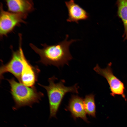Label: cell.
I'll return each instance as SVG.
<instances>
[{"label": "cell", "instance_id": "cell-2", "mask_svg": "<svg viewBox=\"0 0 127 127\" xmlns=\"http://www.w3.org/2000/svg\"><path fill=\"white\" fill-rule=\"evenodd\" d=\"M58 79L55 76L48 79L49 84L48 86L38 85L46 90L48 99L49 109V118H56V115L63 99L66 94L68 92L78 94L79 87L77 84L70 87L65 86V81L61 79L58 83L55 82Z\"/></svg>", "mask_w": 127, "mask_h": 127}, {"label": "cell", "instance_id": "cell-7", "mask_svg": "<svg viewBox=\"0 0 127 127\" xmlns=\"http://www.w3.org/2000/svg\"><path fill=\"white\" fill-rule=\"evenodd\" d=\"M11 48L12 54L10 61L7 64H2L0 69V81L4 79L3 75L9 72L14 75L20 83L23 69V64L20 49L15 51Z\"/></svg>", "mask_w": 127, "mask_h": 127}, {"label": "cell", "instance_id": "cell-4", "mask_svg": "<svg viewBox=\"0 0 127 127\" xmlns=\"http://www.w3.org/2000/svg\"><path fill=\"white\" fill-rule=\"evenodd\" d=\"M2 4L0 6V35L1 37L7 35L21 23H25L24 20L27 15L12 13L4 10Z\"/></svg>", "mask_w": 127, "mask_h": 127}, {"label": "cell", "instance_id": "cell-3", "mask_svg": "<svg viewBox=\"0 0 127 127\" xmlns=\"http://www.w3.org/2000/svg\"><path fill=\"white\" fill-rule=\"evenodd\" d=\"M6 80L10 86V92L15 103L12 109L15 111L22 107H32L35 103H39L44 96L35 86L31 87L16 82L14 78Z\"/></svg>", "mask_w": 127, "mask_h": 127}, {"label": "cell", "instance_id": "cell-12", "mask_svg": "<svg viewBox=\"0 0 127 127\" xmlns=\"http://www.w3.org/2000/svg\"><path fill=\"white\" fill-rule=\"evenodd\" d=\"M95 95L93 94L86 95L83 99L85 109L89 116L96 117V107L95 99Z\"/></svg>", "mask_w": 127, "mask_h": 127}, {"label": "cell", "instance_id": "cell-6", "mask_svg": "<svg viewBox=\"0 0 127 127\" xmlns=\"http://www.w3.org/2000/svg\"><path fill=\"white\" fill-rule=\"evenodd\" d=\"M21 40L19 39V48L20 51L23 66L20 83L27 86L32 87L35 86L37 81L40 70L37 66H32L26 58L22 48Z\"/></svg>", "mask_w": 127, "mask_h": 127}, {"label": "cell", "instance_id": "cell-1", "mask_svg": "<svg viewBox=\"0 0 127 127\" xmlns=\"http://www.w3.org/2000/svg\"><path fill=\"white\" fill-rule=\"evenodd\" d=\"M68 37V35H66L64 40L55 44H42L43 48L41 49L31 43L29 45L40 57V59L38 63L46 66L53 65L59 68L65 64L69 65V61L73 58L69 51V46L73 43L79 40L71 39L67 40Z\"/></svg>", "mask_w": 127, "mask_h": 127}, {"label": "cell", "instance_id": "cell-9", "mask_svg": "<svg viewBox=\"0 0 127 127\" xmlns=\"http://www.w3.org/2000/svg\"><path fill=\"white\" fill-rule=\"evenodd\" d=\"M65 3L68 11V17L66 20L67 22H75L78 24L79 21L88 19L89 16L88 13L75 3L74 0L66 1Z\"/></svg>", "mask_w": 127, "mask_h": 127}, {"label": "cell", "instance_id": "cell-5", "mask_svg": "<svg viewBox=\"0 0 127 127\" xmlns=\"http://www.w3.org/2000/svg\"><path fill=\"white\" fill-rule=\"evenodd\" d=\"M111 65V63L110 62L106 68H102L97 64L94 68L93 70L97 74L106 79L110 87L111 92L110 94L111 96L114 97L116 95H120L126 101L124 84L114 75Z\"/></svg>", "mask_w": 127, "mask_h": 127}, {"label": "cell", "instance_id": "cell-11", "mask_svg": "<svg viewBox=\"0 0 127 127\" xmlns=\"http://www.w3.org/2000/svg\"><path fill=\"white\" fill-rule=\"evenodd\" d=\"M116 4L117 15L123 22L124 29L123 37L127 41V0H118Z\"/></svg>", "mask_w": 127, "mask_h": 127}, {"label": "cell", "instance_id": "cell-8", "mask_svg": "<svg viewBox=\"0 0 127 127\" xmlns=\"http://www.w3.org/2000/svg\"><path fill=\"white\" fill-rule=\"evenodd\" d=\"M65 109L70 112L71 117L75 120L80 118L87 123H90L86 116L83 99L78 95H71L68 106Z\"/></svg>", "mask_w": 127, "mask_h": 127}, {"label": "cell", "instance_id": "cell-10", "mask_svg": "<svg viewBox=\"0 0 127 127\" xmlns=\"http://www.w3.org/2000/svg\"><path fill=\"white\" fill-rule=\"evenodd\" d=\"M5 1L8 11L12 13L28 15L34 9L32 0H8Z\"/></svg>", "mask_w": 127, "mask_h": 127}]
</instances>
